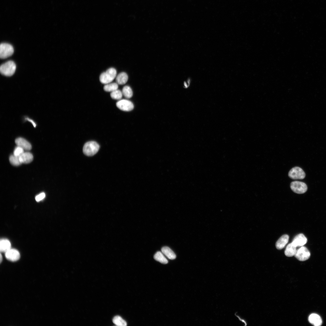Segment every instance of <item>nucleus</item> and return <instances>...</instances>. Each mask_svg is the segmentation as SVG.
I'll return each mask as SVG.
<instances>
[{"label": "nucleus", "instance_id": "obj_1", "mask_svg": "<svg viewBox=\"0 0 326 326\" xmlns=\"http://www.w3.org/2000/svg\"><path fill=\"white\" fill-rule=\"evenodd\" d=\"M116 69L114 68H111L101 74L99 77L100 81L102 84H108L113 80L116 77Z\"/></svg>", "mask_w": 326, "mask_h": 326}, {"label": "nucleus", "instance_id": "obj_2", "mask_svg": "<svg viewBox=\"0 0 326 326\" xmlns=\"http://www.w3.org/2000/svg\"><path fill=\"white\" fill-rule=\"evenodd\" d=\"M100 148L99 145L96 142L90 141L86 142L84 145L83 151L88 156H92L95 154Z\"/></svg>", "mask_w": 326, "mask_h": 326}, {"label": "nucleus", "instance_id": "obj_3", "mask_svg": "<svg viewBox=\"0 0 326 326\" xmlns=\"http://www.w3.org/2000/svg\"><path fill=\"white\" fill-rule=\"evenodd\" d=\"M16 69L14 62L9 61L2 64L0 67L1 73L5 76H10L14 73Z\"/></svg>", "mask_w": 326, "mask_h": 326}, {"label": "nucleus", "instance_id": "obj_4", "mask_svg": "<svg viewBox=\"0 0 326 326\" xmlns=\"http://www.w3.org/2000/svg\"><path fill=\"white\" fill-rule=\"evenodd\" d=\"M14 50L11 44L2 43L0 46V57L1 59L6 58L12 55L14 53Z\"/></svg>", "mask_w": 326, "mask_h": 326}, {"label": "nucleus", "instance_id": "obj_5", "mask_svg": "<svg viewBox=\"0 0 326 326\" xmlns=\"http://www.w3.org/2000/svg\"><path fill=\"white\" fill-rule=\"evenodd\" d=\"M290 187L293 191L298 194L304 193L307 190V186L305 183L298 181L292 182Z\"/></svg>", "mask_w": 326, "mask_h": 326}, {"label": "nucleus", "instance_id": "obj_6", "mask_svg": "<svg viewBox=\"0 0 326 326\" xmlns=\"http://www.w3.org/2000/svg\"><path fill=\"white\" fill-rule=\"evenodd\" d=\"M288 176L290 178L293 179H302L305 177V174L301 168L295 167L289 171Z\"/></svg>", "mask_w": 326, "mask_h": 326}, {"label": "nucleus", "instance_id": "obj_7", "mask_svg": "<svg viewBox=\"0 0 326 326\" xmlns=\"http://www.w3.org/2000/svg\"><path fill=\"white\" fill-rule=\"evenodd\" d=\"M294 256L299 260L304 261L309 258L310 256V253L306 247L302 246L296 250Z\"/></svg>", "mask_w": 326, "mask_h": 326}, {"label": "nucleus", "instance_id": "obj_8", "mask_svg": "<svg viewBox=\"0 0 326 326\" xmlns=\"http://www.w3.org/2000/svg\"><path fill=\"white\" fill-rule=\"evenodd\" d=\"M116 106L120 110L126 111L132 110L134 108V105L132 102L126 99L119 100L117 102Z\"/></svg>", "mask_w": 326, "mask_h": 326}, {"label": "nucleus", "instance_id": "obj_9", "mask_svg": "<svg viewBox=\"0 0 326 326\" xmlns=\"http://www.w3.org/2000/svg\"><path fill=\"white\" fill-rule=\"evenodd\" d=\"M6 258L11 261H15L20 258V255L19 251L16 249L11 248L5 253Z\"/></svg>", "mask_w": 326, "mask_h": 326}, {"label": "nucleus", "instance_id": "obj_10", "mask_svg": "<svg viewBox=\"0 0 326 326\" xmlns=\"http://www.w3.org/2000/svg\"><path fill=\"white\" fill-rule=\"evenodd\" d=\"M307 239L302 234L296 235L293 239L292 243L296 247L303 246L307 242Z\"/></svg>", "mask_w": 326, "mask_h": 326}, {"label": "nucleus", "instance_id": "obj_11", "mask_svg": "<svg viewBox=\"0 0 326 326\" xmlns=\"http://www.w3.org/2000/svg\"><path fill=\"white\" fill-rule=\"evenodd\" d=\"M15 143L17 146H20L24 150L29 151L32 148L30 143L25 139L22 137H18L15 140Z\"/></svg>", "mask_w": 326, "mask_h": 326}, {"label": "nucleus", "instance_id": "obj_12", "mask_svg": "<svg viewBox=\"0 0 326 326\" xmlns=\"http://www.w3.org/2000/svg\"><path fill=\"white\" fill-rule=\"evenodd\" d=\"M309 322L315 326H320L322 324V320L318 315L313 313L311 314L308 318Z\"/></svg>", "mask_w": 326, "mask_h": 326}, {"label": "nucleus", "instance_id": "obj_13", "mask_svg": "<svg viewBox=\"0 0 326 326\" xmlns=\"http://www.w3.org/2000/svg\"><path fill=\"white\" fill-rule=\"evenodd\" d=\"M289 236L287 235H282L277 241L276 243V248L277 249L281 250L288 243Z\"/></svg>", "mask_w": 326, "mask_h": 326}, {"label": "nucleus", "instance_id": "obj_14", "mask_svg": "<svg viewBox=\"0 0 326 326\" xmlns=\"http://www.w3.org/2000/svg\"><path fill=\"white\" fill-rule=\"evenodd\" d=\"M19 158L21 164H27L32 161L33 156L32 154L29 152H24L19 157Z\"/></svg>", "mask_w": 326, "mask_h": 326}, {"label": "nucleus", "instance_id": "obj_15", "mask_svg": "<svg viewBox=\"0 0 326 326\" xmlns=\"http://www.w3.org/2000/svg\"><path fill=\"white\" fill-rule=\"evenodd\" d=\"M296 247L292 242L289 244L285 251L284 253L286 256L288 257L294 256L296 251Z\"/></svg>", "mask_w": 326, "mask_h": 326}, {"label": "nucleus", "instance_id": "obj_16", "mask_svg": "<svg viewBox=\"0 0 326 326\" xmlns=\"http://www.w3.org/2000/svg\"><path fill=\"white\" fill-rule=\"evenodd\" d=\"M11 248V244L8 239H2L0 241V250L1 252L5 253Z\"/></svg>", "mask_w": 326, "mask_h": 326}, {"label": "nucleus", "instance_id": "obj_17", "mask_svg": "<svg viewBox=\"0 0 326 326\" xmlns=\"http://www.w3.org/2000/svg\"><path fill=\"white\" fill-rule=\"evenodd\" d=\"M161 251L163 254L170 259L173 260L176 257L174 252L168 247H163L161 248Z\"/></svg>", "mask_w": 326, "mask_h": 326}, {"label": "nucleus", "instance_id": "obj_18", "mask_svg": "<svg viewBox=\"0 0 326 326\" xmlns=\"http://www.w3.org/2000/svg\"><path fill=\"white\" fill-rule=\"evenodd\" d=\"M116 81L118 84L123 85L125 84L128 80V76L126 73L122 72L116 77Z\"/></svg>", "mask_w": 326, "mask_h": 326}, {"label": "nucleus", "instance_id": "obj_19", "mask_svg": "<svg viewBox=\"0 0 326 326\" xmlns=\"http://www.w3.org/2000/svg\"><path fill=\"white\" fill-rule=\"evenodd\" d=\"M154 257L155 260L161 263L167 264L168 263V260L164 254L160 251L157 252L155 254Z\"/></svg>", "mask_w": 326, "mask_h": 326}, {"label": "nucleus", "instance_id": "obj_20", "mask_svg": "<svg viewBox=\"0 0 326 326\" xmlns=\"http://www.w3.org/2000/svg\"><path fill=\"white\" fill-rule=\"evenodd\" d=\"M118 85L117 83L110 82L105 84L104 87V89L106 91L112 92L118 89Z\"/></svg>", "mask_w": 326, "mask_h": 326}, {"label": "nucleus", "instance_id": "obj_21", "mask_svg": "<svg viewBox=\"0 0 326 326\" xmlns=\"http://www.w3.org/2000/svg\"><path fill=\"white\" fill-rule=\"evenodd\" d=\"M113 323L116 325L118 326H126L127 325V323L126 321L123 319L119 316H116L113 317Z\"/></svg>", "mask_w": 326, "mask_h": 326}, {"label": "nucleus", "instance_id": "obj_22", "mask_svg": "<svg viewBox=\"0 0 326 326\" xmlns=\"http://www.w3.org/2000/svg\"><path fill=\"white\" fill-rule=\"evenodd\" d=\"M122 92L123 95L127 98H131L133 95L132 89L129 86L127 85L123 87Z\"/></svg>", "mask_w": 326, "mask_h": 326}, {"label": "nucleus", "instance_id": "obj_23", "mask_svg": "<svg viewBox=\"0 0 326 326\" xmlns=\"http://www.w3.org/2000/svg\"><path fill=\"white\" fill-rule=\"evenodd\" d=\"M9 160L10 163L14 166H18L21 164L20 161L19 157L16 156L13 154L10 156Z\"/></svg>", "mask_w": 326, "mask_h": 326}, {"label": "nucleus", "instance_id": "obj_24", "mask_svg": "<svg viewBox=\"0 0 326 326\" xmlns=\"http://www.w3.org/2000/svg\"><path fill=\"white\" fill-rule=\"evenodd\" d=\"M123 94L121 91L117 89L111 92L110 95L113 99L120 100L122 97Z\"/></svg>", "mask_w": 326, "mask_h": 326}, {"label": "nucleus", "instance_id": "obj_25", "mask_svg": "<svg viewBox=\"0 0 326 326\" xmlns=\"http://www.w3.org/2000/svg\"><path fill=\"white\" fill-rule=\"evenodd\" d=\"M24 150L22 148L17 146L14 149L13 155L19 157L24 152Z\"/></svg>", "mask_w": 326, "mask_h": 326}, {"label": "nucleus", "instance_id": "obj_26", "mask_svg": "<svg viewBox=\"0 0 326 326\" xmlns=\"http://www.w3.org/2000/svg\"><path fill=\"white\" fill-rule=\"evenodd\" d=\"M45 197V193L42 192L37 195L35 197V199L37 202H38L43 200Z\"/></svg>", "mask_w": 326, "mask_h": 326}, {"label": "nucleus", "instance_id": "obj_27", "mask_svg": "<svg viewBox=\"0 0 326 326\" xmlns=\"http://www.w3.org/2000/svg\"><path fill=\"white\" fill-rule=\"evenodd\" d=\"M26 120H27V121H29L31 123L34 127H35L36 126V124L33 120L29 118H26Z\"/></svg>", "mask_w": 326, "mask_h": 326}, {"label": "nucleus", "instance_id": "obj_28", "mask_svg": "<svg viewBox=\"0 0 326 326\" xmlns=\"http://www.w3.org/2000/svg\"><path fill=\"white\" fill-rule=\"evenodd\" d=\"M0 263H1V262H2V255L1 254H0Z\"/></svg>", "mask_w": 326, "mask_h": 326}]
</instances>
